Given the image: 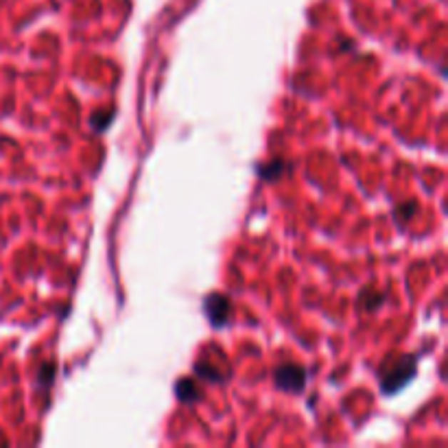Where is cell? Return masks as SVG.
I'll return each instance as SVG.
<instances>
[{"label":"cell","instance_id":"obj_1","mask_svg":"<svg viewBox=\"0 0 448 448\" xmlns=\"http://www.w3.org/2000/svg\"><path fill=\"white\" fill-rule=\"evenodd\" d=\"M416 365H418L416 363V357H411V355L398 359L394 363V367L387 370L381 376V390H383V394L390 396V394H396L402 387H407L413 381V376H416Z\"/></svg>","mask_w":448,"mask_h":448},{"label":"cell","instance_id":"obj_2","mask_svg":"<svg viewBox=\"0 0 448 448\" xmlns=\"http://www.w3.org/2000/svg\"><path fill=\"white\" fill-rule=\"evenodd\" d=\"M273 383L282 392L300 394L306 387V370L302 365H295V363L280 365L273 372Z\"/></svg>","mask_w":448,"mask_h":448},{"label":"cell","instance_id":"obj_4","mask_svg":"<svg viewBox=\"0 0 448 448\" xmlns=\"http://www.w3.org/2000/svg\"><path fill=\"white\" fill-rule=\"evenodd\" d=\"M175 394H178V398H180L182 402L193 404V402L199 400L201 390L197 387V383L193 381V378H180L178 385H175Z\"/></svg>","mask_w":448,"mask_h":448},{"label":"cell","instance_id":"obj_5","mask_svg":"<svg viewBox=\"0 0 448 448\" xmlns=\"http://www.w3.org/2000/svg\"><path fill=\"white\" fill-rule=\"evenodd\" d=\"M285 170V162L282 160H275V162H269V164H260L258 166V175L263 180H278Z\"/></svg>","mask_w":448,"mask_h":448},{"label":"cell","instance_id":"obj_3","mask_svg":"<svg viewBox=\"0 0 448 448\" xmlns=\"http://www.w3.org/2000/svg\"><path fill=\"white\" fill-rule=\"evenodd\" d=\"M203 311H205V317H208V322L215 328H221L232 317V302L221 293H210L203 300Z\"/></svg>","mask_w":448,"mask_h":448}]
</instances>
